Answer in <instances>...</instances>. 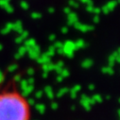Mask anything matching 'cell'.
Here are the masks:
<instances>
[{
	"label": "cell",
	"mask_w": 120,
	"mask_h": 120,
	"mask_svg": "<svg viewBox=\"0 0 120 120\" xmlns=\"http://www.w3.org/2000/svg\"><path fill=\"white\" fill-rule=\"evenodd\" d=\"M32 106L14 79L0 84V120H31Z\"/></svg>",
	"instance_id": "1"
}]
</instances>
